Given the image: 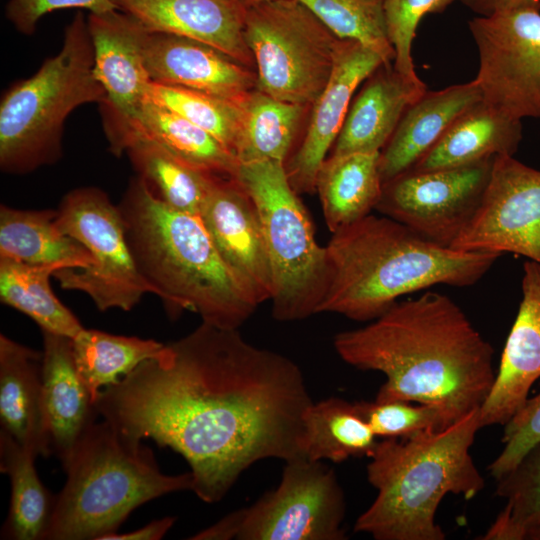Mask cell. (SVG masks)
Segmentation results:
<instances>
[{
    "label": "cell",
    "mask_w": 540,
    "mask_h": 540,
    "mask_svg": "<svg viewBox=\"0 0 540 540\" xmlns=\"http://www.w3.org/2000/svg\"><path fill=\"white\" fill-rule=\"evenodd\" d=\"M106 100L95 76L87 20L77 13L60 51L5 91L0 102V169L23 175L62 157L64 123L83 104Z\"/></svg>",
    "instance_id": "52a82bcc"
},
{
    "label": "cell",
    "mask_w": 540,
    "mask_h": 540,
    "mask_svg": "<svg viewBox=\"0 0 540 540\" xmlns=\"http://www.w3.org/2000/svg\"><path fill=\"white\" fill-rule=\"evenodd\" d=\"M451 249L509 252L540 264V171L496 156L481 204Z\"/></svg>",
    "instance_id": "5bb4252c"
},
{
    "label": "cell",
    "mask_w": 540,
    "mask_h": 540,
    "mask_svg": "<svg viewBox=\"0 0 540 540\" xmlns=\"http://www.w3.org/2000/svg\"><path fill=\"white\" fill-rule=\"evenodd\" d=\"M312 403L293 360L202 322L103 389L96 408L128 439L180 454L192 491L212 504L256 462L303 457Z\"/></svg>",
    "instance_id": "6da1fadb"
},
{
    "label": "cell",
    "mask_w": 540,
    "mask_h": 540,
    "mask_svg": "<svg viewBox=\"0 0 540 540\" xmlns=\"http://www.w3.org/2000/svg\"><path fill=\"white\" fill-rule=\"evenodd\" d=\"M479 409L443 430L382 438L366 467L377 496L354 531L376 540H444L436 512L447 494L473 499L485 486L470 449L481 429Z\"/></svg>",
    "instance_id": "5b68a950"
},
{
    "label": "cell",
    "mask_w": 540,
    "mask_h": 540,
    "mask_svg": "<svg viewBox=\"0 0 540 540\" xmlns=\"http://www.w3.org/2000/svg\"><path fill=\"white\" fill-rule=\"evenodd\" d=\"M66 8L87 9L90 13L117 9L111 0H8L6 17L18 32L30 36L41 17Z\"/></svg>",
    "instance_id": "60d3db41"
},
{
    "label": "cell",
    "mask_w": 540,
    "mask_h": 540,
    "mask_svg": "<svg viewBox=\"0 0 540 540\" xmlns=\"http://www.w3.org/2000/svg\"><path fill=\"white\" fill-rule=\"evenodd\" d=\"M87 24L95 76L106 93L99 104L101 114L130 117L146 99L152 82L144 59L148 31L119 9L90 13Z\"/></svg>",
    "instance_id": "ac0fdd59"
},
{
    "label": "cell",
    "mask_w": 540,
    "mask_h": 540,
    "mask_svg": "<svg viewBox=\"0 0 540 540\" xmlns=\"http://www.w3.org/2000/svg\"><path fill=\"white\" fill-rule=\"evenodd\" d=\"M1 429L36 457L50 456L43 400L42 352L0 335Z\"/></svg>",
    "instance_id": "cb8c5ba5"
},
{
    "label": "cell",
    "mask_w": 540,
    "mask_h": 540,
    "mask_svg": "<svg viewBox=\"0 0 540 540\" xmlns=\"http://www.w3.org/2000/svg\"><path fill=\"white\" fill-rule=\"evenodd\" d=\"M56 224L85 246L93 263L54 273L64 290L85 293L100 311H130L152 287L140 274L130 250L119 206L96 187L69 191L56 210Z\"/></svg>",
    "instance_id": "8fae6325"
},
{
    "label": "cell",
    "mask_w": 540,
    "mask_h": 540,
    "mask_svg": "<svg viewBox=\"0 0 540 540\" xmlns=\"http://www.w3.org/2000/svg\"><path fill=\"white\" fill-rule=\"evenodd\" d=\"M244 36L257 89L312 106L329 80L340 39L299 0H270L247 8Z\"/></svg>",
    "instance_id": "9c48e42d"
},
{
    "label": "cell",
    "mask_w": 540,
    "mask_h": 540,
    "mask_svg": "<svg viewBox=\"0 0 540 540\" xmlns=\"http://www.w3.org/2000/svg\"><path fill=\"white\" fill-rule=\"evenodd\" d=\"M383 64L378 54L360 43L339 40L332 72L312 105L303 141L285 163L297 194L315 191L317 172L338 137L357 87Z\"/></svg>",
    "instance_id": "2e32d148"
},
{
    "label": "cell",
    "mask_w": 540,
    "mask_h": 540,
    "mask_svg": "<svg viewBox=\"0 0 540 540\" xmlns=\"http://www.w3.org/2000/svg\"><path fill=\"white\" fill-rule=\"evenodd\" d=\"M246 9L270 0H238Z\"/></svg>",
    "instance_id": "f6af8a7d"
},
{
    "label": "cell",
    "mask_w": 540,
    "mask_h": 540,
    "mask_svg": "<svg viewBox=\"0 0 540 540\" xmlns=\"http://www.w3.org/2000/svg\"><path fill=\"white\" fill-rule=\"evenodd\" d=\"M176 521L174 517H164L154 520L147 525L127 533H110L101 540H159L172 528Z\"/></svg>",
    "instance_id": "7bdbcfd3"
},
{
    "label": "cell",
    "mask_w": 540,
    "mask_h": 540,
    "mask_svg": "<svg viewBox=\"0 0 540 540\" xmlns=\"http://www.w3.org/2000/svg\"><path fill=\"white\" fill-rule=\"evenodd\" d=\"M333 346L347 364L386 376L375 400L436 405L453 423L482 406L496 377L490 343L438 292L397 301Z\"/></svg>",
    "instance_id": "7a4b0ae2"
},
{
    "label": "cell",
    "mask_w": 540,
    "mask_h": 540,
    "mask_svg": "<svg viewBox=\"0 0 540 540\" xmlns=\"http://www.w3.org/2000/svg\"><path fill=\"white\" fill-rule=\"evenodd\" d=\"M521 139V119L482 100L461 114L410 170L454 168L513 156Z\"/></svg>",
    "instance_id": "484cf974"
},
{
    "label": "cell",
    "mask_w": 540,
    "mask_h": 540,
    "mask_svg": "<svg viewBox=\"0 0 540 540\" xmlns=\"http://www.w3.org/2000/svg\"><path fill=\"white\" fill-rule=\"evenodd\" d=\"M42 335L43 400L51 451L64 467L99 413L77 372L72 338L46 331Z\"/></svg>",
    "instance_id": "603a6c76"
},
{
    "label": "cell",
    "mask_w": 540,
    "mask_h": 540,
    "mask_svg": "<svg viewBox=\"0 0 540 540\" xmlns=\"http://www.w3.org/2000/svg\"><path fill=\"white\" fill-rule=\"evenodd\" d=\"M482 100L475 80L420 96L380 152L383 184L410 170L461 114Z\"/></svg>",
    "instance_id": "d4e9b609"
},
{
    "label": "cell",
    "mask_w": 540,
    "mask_h": 540,
    "mask_svg": "<svg viewBox=\"0 0 540 540\" xmlns=\"http://www.w3.org/2000/svg\"><path fill=\"white\" fill-rule=\"evenodd\" d=\"M454 0H384L388 36L395 50L393 67L408 77H418L411 55L420 20L443 12Z\"/></svg>",
    "instance_id": "f35d334b"
},
{
    "label": "cell",
    "mask_w": 540,
    "mask_h": 540,
    "mask_svg": "<svg viewBox=\"0 0 540 540\" xmlns=\"http://www.w3.org/2000/svg\"><path fill=\"white\" fill-rule=\"evenodd\" d=\"M56 271L0 259V299L31 318L42 331L74 338L84 327L52 291L49 280Z\"/></svg>",
    "instance_id": "d6a6232c"
},
{
    "label": "cell",
    "mask_w": 540,
    "mask_h": 540,
    "mask_svg": "<svg viewBox=\"0 0 540 540\" xmlns=\"http://www.w3.org/2000/svg\"><path fill=\"white\" fill-rule=\"evenodd\" d=\"M483 100L518 119L540 118V13L524 8L469 22Z\"/></svg>",
    "instance_id": "7c38bea8"
},
{
    "label": "cell",
    "mask_w": 540,
    "mask_h": 540,
    "mask_svg": "<svg viewBox=\"0 0 540 540\" xmlns=\"http://www.w3.org/2000/svg\"><path fill=\"white\" fill-rule=\"evenodd\" d=\"M345 497L332 468L297 457L285 461L277 488L228 513L192 540H344Z\"/></svg>",
    "instance_id": "30bf717a"
},
{
    "label": "cell",
    "mask_w": 540,
    "mask_h": 540,
    "mask_svg": "<svg viewBox=\"0 0 540 540\" xmlns=\"http://www.w3.org/2000/svg\"><path fill=\"white\" fill-rule=\"evenodd\" d=\"M235 178L252 198L260 218L272 274V315L303 320L318 313L327 287V251L290 184L285 163H240Z\"/></svg>",
    "instance_id": "ba28073f"
},
{
    "label": "cell",
    "mask_w": 540,
    "mask_h": 540,
    "mask_svg": "<svg viewBox=\"0 0 540 540\" xmlns=\"http://www.w3.org/2000/svg\"><path fill=\"white\" fill-rule=\"evenodd\" d=\"M332 234L318 313L360 322L378 318L412 292L438 284L472 286L501 256L439 246L384 215L369 214Z\"/></svg>",
    "instance_id": "3957f363"
},
{
    "label": "cell",
    "mask_w": 540,
    "mask_h": 540,
    "mask_svg": "<svg viewBox=\"0 0 540 540\" xmlns=\"http://www.w3.org/2000/svg\"><path fill=\"white\" fill-rule=\"evenodd\" d=\"M146 99L205 130L235 155L240 125L239 103L155 82L150 83Z\"/></svg>",
    "instance_id": "8d00e7d4"
},
{
    "label": "cell",
    "mask_w": 540,
    "mask_h": 540,
    "mask_svg": "<svg viewBox=\"0 0 540 540\" xmlns=\"http://www.w3.org/2000/svg\"><path fill=\"white\" fill-rule=\"evenodd\" d=\"M110 151L120 156L134 139L150 140L198 170L235 177L237 157L215 137L179 114L145 99L130 117L102 115Z\"/></svg>",
    "instance_id": "44dd1931"
},
{
    "label": "cell",
    "mask_w": 540,
    "mask_h": 540,
    "mask_svg": "<svg viewBox=\"0 0 540 540\" xmlns=\"http://www.w3.org/2000/svg\"><path fill=\"white\" fill-rule=\"evenodd\" d=\"M377 438L359 415L355 402L330 397L313 402L305 412L302 456L334 463L352 457H369Z\"/></svg>",
    "instance_id": "f546056e"
},
{
    "label": "cell",
    "mask_w": 540,
    "mask_h": 540,
    "mask_svg": "<svg viewBox=\"0 0 540 540\" xmlns=\"http://www.w3.org/2000/svg\"><path fill=\"white\" fill-rule=\"evenodd\" d=\"M503 427L501 442L504 447L488 466L489 474L495 481L509 473L540 441V391L528 398Z\"/></svg>",
    "instance_id": "ab89813d"
},
{
    "label": "cell",
    "mask_w": 540,
    "mask_h": 540,
    "mask_svg": "<svg viewBox=\"0 0 540 540\" xmlns=\"http://www.w3.org/2000/svg\"><path fill=\"white\" fill-rule=\"evenodd\" d=\"M339 39L352 40L378 54L384 65H393L384 0H299Z\"/></svg>",
    "instance_id": "d590c367"
},
{
    "label": "cell",
    "mask_w": 540,
    "mask_h": 540,
    "mask_svg": "<svg viewBox=\"0 0 540 540\" xmlns=\"http://www.w3.org/2000/svg\"><path fill=\"white\" fill-rule=\"evenodd\" d=\"M63 468L67 479L44 540H101L144 503L193 489L191 472L162 473L148 446L104 419L87 429Z\"/></svg>",
    "instance_id": "8992f818"
},
{
    "label": "cell",
    "mask_w": 540,
    "mask_h": 540,
    "mask_svg": "<svg viewBox=\"0 0 540 540\" xmlns=\"http://www.w3.org/2000/svg\"><path fill=\"white\" fill-rule=\"evenodd\" d=\"M235 155L240 163L276 160L286 163L307 106L274 98L259 89L240 103Z\"/></svg>",
    "instance_id": "4dcf8cb0"
},
{
    "label": "cell",
    "mask_w": 540,
    "mask_h": 540,
    "mask_svg": "<svg viewBox=\"0 0 540 540\" xmlns=\"http://www.w3.org/2000/svg\"><path fill=\"white\" fill-rule=\"evenodd\" d=\"M136 266L165 305L202 322L239 329L259 304L220 256L199 215L164 203L142 178L118 205Z\"/></svg>",
    "instance_id": "277c9868"
},
{
    "label": "cell",
    "mask_w": 540,
    "mask_h": 540,
    "mask_svg": "<svg viewBox=\"0 0 540 540\" xmlns=\"http://www.w3.org/2000/svg\"><path fill=\"white\" fill-rule=\"evenodd\" d=\"M199 216L223 261L257 303L270 300L272 274L261 222L243 186L233 177L216 175Z\"/></svg>",
    "instance_id": "9a60e30c"
},
{
    "label": "cell",
    "mask_w": 540,
    "mask_h": 540,
    "mask_svg": "<svg viewBox=\"0 0 540 540\" xmlns=\"http://www.w3.org/2000/svg\"><path fill=\"white\" fill-rule=\"evenodd\" d=\"M164 346L153 339L85 328L72 338L77 372L95 404L103 389L120 381L142 362L157 357Z\"/></svg>",
    "instance_id": "1f68e13d"
},
{
    "label": "cell",
    "mask_w": 540,
    "mask_h": 540,
    "mask_svg": "<svg viewBox=\"0 0 540 540\" xmlns=\"http://www.w3.org/2000/svg\"><path fill=\"white\" fill-rule=\"evenodd\" d=\"M496 495L506 501L480 540H525L540 525V441L496 481Z\"/></svg>",
    "instance_id": "e575fe53"
},
{
    "label": "cell",
    "mask_w": 540,
    "mask_h": 540,
    "mask_svg": "<svg viewBox=\"0 0 540 540\" xmlns=\"http://www.w3.org/2000/svg\"><path fill=\"white\" fill-rule=\"evenodd\" d=\"M56 214V210H22L2 204L0 259L53 267L57 271L90 266L92 255L58 228Z\"/></svg>",
    "instance_id": "83f0119b"
},
{
    "label": "cell",
    "mask_w": 540,
    "mask_h": 540,
    "mask_svg": "<svg viewBox=\"0 0 540 540\" xmlns=\"http://www.w3.org/2000/svg\"><path fill=\"white\" fill-rule=\"evenodd\" d=\"M36 458L5 430H0V470L8 475L11 485L2 539L44 540L56 496L42 484L34 465Z\"/></svg>",
    "instance_id": "f1b7e54d"
},
{
    "label": "cell",
    "mask_w": 540,
    "mask_h": 540,
    "mask_svg": "<svg viewBox=\"0 0 540 540\" xmlns=\"http://www.w3.org/2000/svg\"><path fill=\"white\" fill-rule=\"evenodd\" d=\"M522 300L502 351L495 381L479 409L481 428L504 426L540 378V264L523 266Z\"/></svg>",
    "instance_id": "d6986e66"
},
{
    "label": "cell",
    "mask_w": 540,
    "mask_h": 540,
    "mask_svg": "<svg viewBox=\"0 0 540 540\" xmlns=\"http://www.w3.org/2000/svg\"><path fill=\"white\" fill-rule=\"evenodd\" d=\"M426 91L419 77L381 65L352 99L331 155L381 152L406 110Z\"/></svg>",
    "instance_id": "7402d4cb"
},
{
    "label": "cell",
    "mask_w": 540,
    "mask_h": 540,
    "mask_svg": "<svg viewBox=\"0 0 540 540\" xmlns=\"http://www.w3.org/2000/svg\"><path fill=\"white\" fill-rule=\"evenodd\" d=\"M383 182L380 152L331 155L320 166L315 191L330 232L347 227L376 208Z\"/></svg>",
    "instance_id": "4316f807"
},
{
    "label": "cell",
    "mask_w": 540,
    "mask_h": 540,
    "mask_svg": "<svg viewBox=\"0 0 540 540\" xmlns=\"http://www.w3.org/2000/svg\"><path fill=\"white\" fill-rule=\"evenodd\" d=\"M150 33L191 38L255 67L245 41L246 8L238 0H111Z\"/></svg>",
    "instance_id": "ffe728a7"
},
{
    "label": "cell",
    "mask_w": 540,
    "mask_h": 540,
    "mask_svg": "<svg viewBox=\"0 0 540 540\" xmlns=\"http://www.w3.org/2000/svg\"><path fill=\"white\" fill-rule=\"evenodd\" d=\"M144 59L152 82L240 103L257 88L256 72L215 47L172 34L148 32Z\"/></svg>",
    "instance_id": "e0dca14e"
},
{
    "label": "cell",
    "mask_w": 540,
    "mask_h": 540,
    "mask_svg": "<svg viewBox=\"0 0 540 540\" xmlns=\"http://www.w3.org/2000/svg\"><path fill=\"white\" fill-rule=\"evenodd\" d=\"M125 153L134 168L156 194L171 208L199 215L213 178L216 176L193 168L174 157L156 143L134 139Z\"/></svg>",
    "instance_id": "836d02e7"
},
{
    "label": "cell",
    "mask_w": 540,
    "mask_h": 540,
    "mask_svg": "<svg viewBox=\"0 0 540 540\" xmlns=\"http://www.w3.org/2000/svg\"><path fill=\"white\" fill-rule=\"evenodd\" d=\"M525 540H540V525L530 529L526 534Z\"/></svg>",
    "instance_id": "ee69618b"
},
{
    "label": "cell",
    "mask_w": 540,
    "mask_h": 540,
    "mask_svg": "<svg viewBox=\"0 0 540 540\" xmlns=\"http://www.w3.org/2000/svg\"><path fill=\"white\" fill-rule=\"evenodd\" d=\"M480 16L524 8L540 9V0H459Z\"/></svg>",
    "instance_id": "b9f144b4"
},
{
    "label": "cell",
    "mask_w": 540,
    "mask_h": 540,
    "mask_svg": "<svg viewBox=\"0 0 540 540\" xmlns=\"http://www.w3.org/2000/svg\"><path fill=\"white\" fill-rule=\"evenodd\" d=\"M495 157L469 165L406 171L383 184L376 210L445 248L475 216Z\"/></svg>",
    "instance_id": "4fadbf2b"
},
{
    "label": "cell",
    "mask_w": 540,
    "mask_h": 540,
    "mask_svg": "<svg viewBox=\"0 0 540 540\" xmlns=\"http://www.w3.org/2000/svg\"><path fill=\"white\" fill-rule=\"evenodd\" d=\"M361 418L381 438H405L425 430H443L453 424L440 407L430 404L389 400L355 402Z\"/></svg>",
    "instance_id": "74e56055"
}]
</instances>
